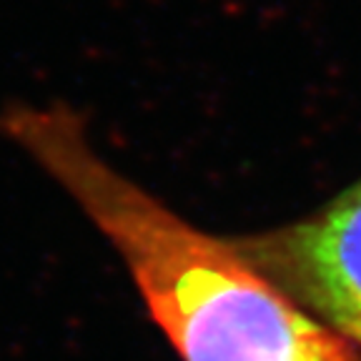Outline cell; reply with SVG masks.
Instances as JSON below:
<instances>
[{
    "mask_svg": "<svg viewBox=\"0 0 361 361\" xmlns=\"http://www.w3.org/2000/svg\"><path fill=\"white\" fill-rule=\"evenodd\" d=\"M0 126L106 236L180 361H359L231 238L196 228L113 169L73 108L18 103Z\"/></svg>",
    "mask_w": 361,
    "mask_h": 361,
    "instance_id": "obj_1",
    "label": "cell"
},
{
    "mask_svg": "<svg viewBox=\"0 0 361 361\" xmlns=\"http://www.w3.org/2000/svg\"><path fill=\"white\" fill-rule=\"evenodd\" d=\"M231 243L361 356V178L314 214Z\"/></svg>",
    "mask_w": 361,
    "mask_h": 361,
    "instance_id": "obj_2",
    "label": "cell"
}]
</instances>
